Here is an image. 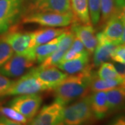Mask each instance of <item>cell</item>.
Returning <instances> with one entry per match:
<instances>
[{
    "label": "cell",
    "instance_id": "cell-6",
    "mask_svg": "<svg viewBox=\"0 0 125 125\" xmlns=\"http://www.w3.org/2000/svg\"><path fill=\"white\" fill-rule=\"evenodd\" d=\"M72 12L70 0H25L23 14Z\"/></svg>",
    "mask_w": 125,
    "mask_h": 125
},
{
    "label": "cell",
    "instance_id": "cell-29",
    "mask_svg": "<svg viewBox=\"0 0 125 125\" xmlns=\"http://www.w3.org/2000/svg\"><path fill=\"white\" fill-rule=\"evenodd\" d=\"M13 81L9 77L0 74V97H5V94L10 87Z\"/></svg>",
    "mask_w": 125,
    "mask_h": 125
},
{
    "label": "cell",
    "instance_id": "cell-27",
    "mask_svg": "<svg viewBox=\"0 0 125 125\" xmlns=\"http://www.w3.org/2000/svg\"><path fill=\"white\" fill-rule=\"evenodd\" d=\"M14 52L11 47L0 35V67L13 56Z\"/></svg>",
    "mask_w": 125,
    "mask_h": 125
},
{
    "label": "cell",
    "instance_id": "cell-24",
    "mask_svg": "<svg viewBox=\"0 0 125 125\" xmlns=\"http://www.w3.org/2000/svg\"><path fill=\"white\" fill-rule=\"evenodd\" d=\"M101 18L99 25L103 27L108 20L115 14L114 0H100Z\"/></svg>",
    "mask_w": 125,
    "mask_h": 125
},
{
    "label": "cell",
    "instance_id": "cell-20",
    "mask_svg": "<svg viewBox=\"0 0 125 125\" xmlns=\"http://www.w3.org/2000/svg\"><path fill=\"white\" fill-rule=\"evenodd\" d=\"M64 33H62L61 36H59L53 40H50L47 43L36 46L33 48V52L34 54L36 62L41 63L43 61H45L49 55H51L54 52L56 49V48L58 47V44H59L61 40L62 39V36L64 35Z\"/></svg>",
    "mask_w": 125,
    "mask_h": 125
},
{
    "label": "cell",
    "instance_id": "cell-12",
    "mask_svg": "<svg viewBox=\"0 0 125 125\" xmlns=\"http://www.w3.org/2000/svg\"><path fill=\"white\" fill-rule=\"evenodd\" d=\"M70 29L74 36L80 39L90 56L93 54L98 42L93 27L91 24H83L74 22Z\"/></svg>",
    "mask_w": 125,
    "mask_h": 125
},
{
    "label": "cell",
    "instance_id": "cell-30",
    "mask_svg": "<svg viewBox=\"0 0 125 125\" xmlns=\"http://www.w3.org/2000/svg\"><path fill=\"white\" fill-rule=\"evenodd\" d=\"M115 13L125 22V0H114Z\"/></svg>",
    "mask_w": 125,
    "mask_h": 125
},
{
    "label": "cell",
    "instance_id": "cell-4",
    "mask_svg": "<svg viewBox=\"0 0 125 125\" xmlns=\"http://www.w3.org/2000/svg\"><path fill=\"white\" fill-rule=\"evenodd\" d=\"M1 34L11 47L14 53L31 56L35 58L31 47V32L22 31L18 25L14 24L9 30Z\"/></svg>",
    "mask_w": 125,
    "mask_h": 125
},
{
    "label": "cell",
    "instance_id": "cell-2",
    "mask_svg": "<svg viewBox=\"0 0 125 125\" xmlns=\"http://www.w3.org/2000/svg\"><path fill=\"white\" fill-rule=\"evenodd\" d=\"M94 118L90 95L86 94L64 106L62 125H88Z\"/></svg>",
    "mask_w": 125,
    "mask_h": 125
},
{
    "label": "cell",
    "instance_id": "cell-25",
    "mask_svg": "<svg viewBox=\"0 0 125 125\" xmlns=\"http://www.w3.org/2000/svg\"><path fill=\"white\" fill-rule=\"evenodd\" d=\"M90 18L93 27H97L101 18L100 0H88Z\"/></svg>",
    "mask_w": 125,
    "mask_h": 125
},
{
    "label": "cell",
    "instance_id": "cell-28",
    "mask_svg": "<svg viewBox=\"0 0 125 125\" xmlns=\"http://www.w3.org/2000/svg\"><path fill=\"white\" fill-rule=\"evenodd\" d=\"M111 60L115 62L125 64V43L117 47L112 55Z\"/></svg>",
    "mask_w": 125,
    "mask_h": 125
},
{
    "label": "cell",
    "instance_id": "cell-7",
    "mask_svg": "<svg viewBox=\"0 0 125 125\" xmlns=\"http://www.w3.org/2000/svg\"><path fill=\"white\" fill-rule=\"evenodd\" d=\"M42 102L39 94L18 95L9 102V106L22 114L29 121L33 118L40 109Z\"/></svg>",
    "mask_w": 125,
    "mask_h": 125
},
{
    "label": "cell",
    "instance_id": "cell-21",
    "mask_svg": "<svg viewBox=\"0 0 125 125\" xmlns=\"http://www.w3.org/2000/svg\"><path fill=\"white\" fill-rule=\"evenodd\" d=\"M106 92L110 113L117 111L124 106L125 104V84Z\"/></svg>",
    "mask_w": 125,
    "mask_h": 125
},
{
    "label": "cell",
    "instance_id": "cell-32",
    "mask_svg": "<svg viewBox=\"0 0 125 125\" xmlns=\"http://www.w3.org/2000/svg\"><path fill=\"white\" fill-rule=\"evenodd\" d=\"M85 56H90L89 54H83V53H79V52H74L72 49H69L67 52H65V54H64L63 57L61 59V61H60L62 62V61H69V60H72V59H75V58H81Z\"/></svg>",
    "mask_w": 125,
    "mask_h": 125
},
{
    "label": "cell",
    "instance_id": "cell-3",
    "mask_svg": "<svg viewBox=\"0 0 125 125\" xmlns=\"http://www.w3.org/2000/svg\"><path fill=\"white\" fill-rule=\"evenodd\" d=\"M24 24H37L40 26L50 27H65L75 22L72 12L58 13H29L21 17Z\"/></svg>",
    "mask_w": 125,
    "mask_h": 125
},
{
    "label": "cell",
    "instance_id": "cell-22",
    "mask_svg": "<svg viewBox=\"0 0 125 125\" xmlns=\"http://www.w3.org/2000/svg\"><path fill=\"white\" fill-rule=\"evenodd\" d=\"M125 84V79L121 78L118 79L105 80L99 78L95 74L93 77L90 83V89L93 92L97 91H107L116 87Z\"/></svg>",
    "mask_w": 125,
    "mask_h": 125
},
{
    "label": "cell",
    "instance_id": "cell-35",
    "mask_svg": "<svg viewBox=\"0 0 125 125\" xmlns=\"http://www.w3.org/2000/svg\"><path fill=\"white\" fill-rule=\"evenodd\" d=\"M0 125H22V124L19 123L15 121L10 120L4 116L0 117Z\"/></svg>",
    "mask_w": 125,
    "mask_h": 125
},
{
    "label": "cell",
    "instance_id": "cell-9",
    "mask_svg": "<svg viewBox=\"0 0 125 125\" xmlns=\"http://www.w3.org/2000/svg\"><path fill=\"white\" fill-rule=\"evenodd\" d=\"M35 62V58L31 56L15 54L0 67V74L7 77L22 76L25 72L34 65Z\"/></svg>",
    "mask_w": 125,
    "mask_h": 125
},
{
    "label": "cell",
    "instance_id": "cell-10",
    "mask_svg": "<svg viewBox=\"0 0 125 125\" xmlns=\"http://www.w3.org/2000/svg\"><path fill=\"white\" fill-rule=\"evenodd\" d=\"M64 106L54 102L38 111L29 125H62Z\"/></svg>",
    "mask_w": 125,
    "mask_h": 125
},
{
    "label": "cell",
    "instance_id": "cell-36",
    "mask_svg": "<svg viewBox=\"0 0 125 125\" xmlns=\"http://www.w3.org/2000/svg\"><path fill=\"white\" fill-rule=\"evenodd\" d=\"M125 22L124 24V29H123V32H122V35L121 37V39L120 40V45L121 44H125Z\"/></svg>",
    "mask_w": 125,
    "mask_h": 125
},
{
    "label": "cell",
    "instance_id": "cell-23",
    "mask_svg": "<svg viewBox=\"0 0 125 125\" xmlns=\"http://www.w3.org/2000/svg\"><path fill=\"white\" fill-rule=\"evenodd\" d=\"M97 76L102 79L111 80V79H118L122 77L119 75L116 70L114 64L111 62H104L99 65Z\"/></svg>",
    "mask_w": 125,
    "mask_h": 125
},
{
    "label": "cell",
    "instance_id": "cell-16",
    "mask_svg": "<svg viewBox=\"0 0 125 125\" xmlns=\"http://www.w3.org/2000/svg\"><path fill=\"white\" fill-rule=\"evenodd\" d=\"M90 106L95 119L102 120L110 113L106 91L93 92L90 95Z\"/></svg>",
    "mask_w": 125,
    "mask_h": 125
},
{
    "label": "cell",
    "instance_id": "cell-13",
    "mask_svg": "<svg viewBox=\"0 0 125 125\" xmlns=\"http://www.w3.org/2000/svg\"><path fill=\"white\" fill-rule=\"evenodd\" d=\"M124 24V21L115 13L104 25L103 31L98 33L97 37L119 45Z\"/></svg>",
    "mask_w": 125,
    "mask_h": 125
},
{
    "label": "cell",
    "instance_id": "cell-17",
    "mask_svg": "<svg viewBox=\"0 0 125 125\" xmlns=\"http://www.w3.org/2000/svg\"><path fill=\"white\" fill-rule=\"evenodd\" d=\"M67 29L49 27L39 29L31 32V47L42 45L61 36Z\"/></svg>",
    "mask_w": 125,
    "mask_h": 125
},
{
    "label": "cell",
    "instance_id": "cell-31",
    "mask_svg": "<svg viewBox=\"0 0 125 125\" xmlns=\"http://www.w3.org/2000/svg\"><path fill=\"white\" fill-rule=\"evenodd\" d=\"M70 49L74 51V52H79V53H83V54L88 53V52L85 49L83 44L82 43V42L81 41L80 39L79 38H77L76 36H74V40L72 42V44Z\"/></svg>",
    "mask_w": 125,
    "mask_h": 125
},
{
    "label": "cell",
    "instance_id": "cell-19",
    "mask_svg": "<svg viewBox=\"0 0 125 125\" xmlns=\"http://www.w3.org/2000/svg\"><path fill=\"white\" fill-rule=\"evenodd\" d=\"M70 3L75 22L83 24H91L88 0H70Z\"/></svg>",
    "mask_w": 125,
    "mask_h": 125
},
{
    "label": "cell",
    "instance_id": "cell-5",
    "mask_svg": "<svg viewBox=\"0 0 125 125\" xmlns=\"http://www.w3.org/2000/svg\"><path fill=\"white\" fill-rule=\"evenodd\" d=\"M25 0H0V34L15 24L24 12Z\"/></svg>",
    "mask_w": 125,
    "mask_h": 125
},
{
    "label": "cell",
    "instance_id": "cell-8",
    "mask_svg": "<svg viewBox=\"0 0 125 125\" xmlns=\"http://www.w3.org/2000/svg\"><path fill=\"white\" fill-rule=\"evenodd\" d=\"M45 90H47V88L28 72L25 75L20 77L18 80L13 81L10 87L5 94V96L38 94Z\"/></svg>",
    "mask_w": 125,
    "mask_h": 125
},
{
    "label": "cell",
    "instance_id": "cell-33",
    "mask_svg": "<svg viewBox=\"0 0 125 125\" xmlns=\"http://www.w3.org/2000/svg\"><path fill=\"white\" fill-rule=\"evenodd\" d=\"M108 125H125V115H119L114 118Z\"/></svg>",
    "mask_w": 125,
    "mask_h": 125
},
{
    "label": "cell",
    "instance_id": "cell-14",
    "mask_svg": "<svg viewBox=\"0 0 125 125\" xmlns=\"http://www.w3.org/2000/svg\"><path fill=\"white\" fill-rule=\"evenodd\" d=\"M74 33L71 29H67L64 33L62 39L61 40L58 47L51 55L40 63L41 67H51L57 66L61 61L64 54L70 48L72 42L74 38Z\"/></svg>",
    "mask_w": 125,
    "mask_h": 125
},
{
    "label": "cell",
    "instance_id": "cell-18",
    "mask_svg": "<svg viewBox=\"0 0 125 125\" xmlns=\"http://www.w3.org/2000/svg\"><path fill=\"white\" fill-rule=\"evenodd\" d=\"M90 56L62 61L57 65L58 69L66 74H74L83 71L90 65Z\"/></svg>",
    "mask_w": 125,
    "mask_h": 125
},
{
    "label": "cell",
    "instance_id": "cell-34",
    "mask_svg": "<svg viewBox=\"0 0 125 125\" xmlns=\"http://www.w3.org/2000/svg\"><path fill=\"white\" fill-rule=\"evenodd\" d=\"M114 65H115V67L120 77L125 79V64L115 62L114 64Z\"/></svg>",
    "mask_w": 125,
    "mask_h": 125
},
{
    "label": "cell",
    "instance_id": "cell-26",
    "mask_svg": "<svg viewBox=\"0 0 125 125\" xmlns=\"http://www.w3.org/2000/svg\"><path fill=\"white\" fill-rule=\"evenodd\" d=\"M0 114L10 120L17 122L22 125H26L29 122L25 117L10 106L8 107L0 105Z\"/></svg>",
    "mask_w": 125,
    "mask_h": 125
},
{
    "label": "cell",
    "instance_id": "cell-1",
    "mask_svg": "<svg viewBox=\"0 0 125 125\" xmlns=\"http://www.w3.org/2000/svg\"><path fill=\"white\" fill-rule=\"evenodd\" d=\"M94 75L90 65L83 71L67 76L53 89L55 102L65 106L88 94Z\"/></svg>",
    "mask_w": 125,
    "mask_h": 125
},
{
    "label": "cell",
    "instance_id": "cell-15",
    "mask_svg": "<svg viewBox=\"0 0 125 125\" xmlns=\"http://www.w3.org/2000/svg\"><path fill=\"white\" fill-rule=\"evenodd\" d=\"M97 38L98 42L93 53V65L94 67H98L104 62L111 60L112 55L118 46L115 43L108 42L98 37Z\"/></svg>",
    "mask_w": 125,
    "mask_h": 125
},
{
    "label": "cell",
    "instance_id": "cell-11",
    "mask_svg": "<svg viewBox=\"0 0 125 125\" xmlns=\"http://www.w3.org/2000/svg\"><path fill=\"white\" fill-rule=\"evenodd\" d=\"M32 75L45 85L47 90H53L68 75L56 66L32 68L29 71Z\"/></svg>",
    "mask_w": 125,
    "mask_h": 125
}]
</instances>
